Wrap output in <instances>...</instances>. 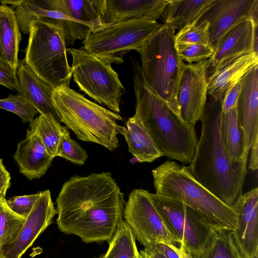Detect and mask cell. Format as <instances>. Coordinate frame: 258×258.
<instances>
[{"label":"cell","instance_id":"1","mask_svg":"<svg viewBox=\"0 0 258 258\" xmlns=\"http://www.w3.org/2000/svg\"><path fill=\"white\" fill-rule=\"evenodd\" d=\"M124 196L110 172L73 176L56 199L58 228L84 243H108L123 220Z\"/></svg>","mask_w":258,"mask_h":258},{"label":"cell","instance_id":"2","mask_svg":"<svg viewBox=\"0 0 258 258\" xmlns=\"http://www.w3.org/2000/svg\"><path fill=\"white\" fill-rule=\"evenodd\" d=\"M222 101L211 96L207 99L200 119V137L187 168L201 185L226 205L233 207L243 195L247 160L233 159L223 143Z\"/></svg>","mask_w":258,"mask_h":258},{"label":"cell","instance_id":"3","mask_svg":"<svg viewBox=\"0 0 258 258\" xmlns=\"http://www.w3.org/2000/svg\"><path fill=\"white\" fill-rule=\"evenodd\" d=\"M134 66L135 114L164 156L190 164L198 141L195 125L185 123L175 114L145 82L138 62Z\"/></svg>","mask_w":258,"mask_h":258},{"label":"cell","instance_id":"4","mask_svg":"<svg viewBox=\"0 0 258 258\" xmlns=\"http://www.w3.org/2000/svg\"><path fill=\"white\" fill-rule=\"evenodd\" d=\"M156 195L180 201L197 211L215 231H233L237 213L201 185L187 166L167 160L152 171Z\"/></svg>","mask_w":258,"mask_h":258},{"label":"cell","instance_id":"5","mask_svg":"<svg viewBox=\"0 0 258 258\" xmlns=\"http://www.w3.org/2000/svg\"><path fill=\"white\" fill-rule=\"evenodd\" d=\"M52 100L60 122L79 140L111 151L119 147L117 136H122L125 128L117 122L123 120L119 113L90 101L69 86L54 89Z\"/></svg>","mask_w":258,"mask_h":258},{"label":"cell","instance_id":"6","mask_svg":"<svg viewBox=\"0 0 258 258\" xmlns=\"http://www.w3.org/2000/svg\"><path fill=\"white\" fill-rule=\"evenodd\" d=\"M175 32L171 26L163 24L136 51L140 55L145 82L180 117L177 96L184 62L175 48Z\"/></svg>","mask_w":258,"mask_h":258},{"label":"cell","instance_id":"7","mask_svg":"<svg viewBox=\"0 0 258 258\" xmlns=\"http://www.w3.org/2000/svg\"><path fill=\"white\" fill-rule=\"evenodd\" d=\"M61 30L43 21L32 22L24 60L33 72L53 89L69 86L72 69Z\"/></svg>","mask_w":258,"mask_h":258},{"label":"cell","instance_id":"8","mask_svg":"<svg viewBox=\"0 0 258 258\" xmlns=\"http://www.w3.org/2000/svg\"><path fill=\"white\" fill-rule=\"evenodd\" d=\"M67 51L72 57V76L80 90L112 111L120 113L124 88L111 64L93 55L83 46L68 48Z\"/></svg>","mask_w":258,"mask_h":258},{"label":"cell","instance_id":"9","mask_svg":"<svg viewBox=\"0 0 258 258\" xmlns=\"http://www.w3.org/2000/svg\"><path fill=\"white\" fill-rule=\"evenodd\" d=\"M163 25L157 21L144 20L105 25L84 40L83 46L93 55L111 64L121 63L125 53L137 50Z\"/></svg>","mask_w":258,"mask_h":258},{"label":"cell","instance_id":"10","mask_svg":"<svg viewBox=\"0 0 258 258\" xmlns=\"http://www.w3.org/2000/svg\"><path fill=\"white\" fill-rule=\"evenodd\" d=\"M105 0H50V8L40 21L59 28L67 46L85 40L102 27Z\"/></svg>","mask_w":258,"mask_h":258},{"label":"cell","instance_id":"11","mask_svg":"<svg viewBox=\"0 0 258 258\" xmlns=\"http://www.w3.org/2000/svg\"><path fill=\"white\" fill-rule=\"evenodd\" d=\"M143 189H134L125 203L123 217L136 239L144 247L159 243L176 245L180 240L161 216L150 196Z\"/></svg>","mask_w":258,"mask_h":258},{"label":"cell","instance_id":"12","mask_svg":"<svg viewBox=\"0 0 258 258\" xmlns=\"http://www.w3.org/2000/svg\"><path fill=\"white\" fill-rule=\"evenodd\" d=\"M155 207L174 234L186 250L199 258L213 231L202 217L185 204L150 194Z\"/></svg>","mask_w":258,"mask_h":258},{"label":"cell","instance_id":"13","mask_svg":"<svg viewBox=\"0 0 258 258\" xmlns=\"http://www.w3.org/2000/svg\"><path fill=\"white\" fill-rule=\"evenodd\" d=\"M208 59L183 64L178 91L179 115L188 124L201 119L208 94Z\"/></svg>","mask_w":258,"mask_h":258},{"label":"cell","instance_id":"14","mask_svg":"<svg viewBox=\"0 0 258 258\" xmlns=\"http://www.w3.org/2000/svg\"><path fill=\"white\" fill-rule=\"evenodd\" d=\"M258 0H214L197 19L209 23L210 45L214 50L221 37L241 21L252 19L257 23Z\"/></svg>","mask_w":258,"mask_h":258},{"label":"cell","instance_id":"15","mask_svg":"<svg viewBox=\"0 0 258 258\" xmlns=\"http://www.w3.org/2000/svg\"><path fill=\"white\" fill-rule=\"evenodd\" d=\"M56 214L50 190L41 191L16 237L2 248L0 258H21L38 237L52 224Z\"/></svg>","mask_w":258,"mask_h":258},{"label":"cell","instance_id":"16","mask_svg":"<svg viewBox=\"0 0 258 258\" xmlns=\"http://www.w3.org/2000/svg\"><path fill=\"white\" fill-rule=\"evenodd\" d=\"M233 208L237 225L233 237L237 250L242 258H257V187L243 194Z\"/></svg>","mask_w":258,"mask_h":258},{"label":"cell","instance_id":"17","mask_svg":"<svg viewBox=\"0 0 258 258\" xmlns=\"http://www.w3.org/2000/svg\"><path fill=\"white\" fill-rule=\"evenodd\" d=\"M257 23L249 19L237 23L221 37L208 59V71L224 60L242 54L257 52Z\"/></svg>","mask_w":258,"mask_h":258},{"label":"cell","instance_id":"18","mask_svg":"<svg viewBox=\"0 0 258 258\" xmlns=\"http://www.w3.org/2000/svg\"><path fill=\"white\" fill-rule=\"evenodd\" d=\"M169 0H105L103 26L135 20L156 21Z\"/></svg>","mask_w":258,"mask_h":258},{"label":"cell","instance_id":"19","mask_svg":"<svg viewBox=\"0 0 258 258\" xmlns=\"http://www.w3.org/2000/svg\"><path fill=\"white\" fill-rule=\"evenodd\" d=\"M256 65H258V54L255 51L221 62L208 71V94L222 100L225 92Z\"/></svg>","mask_w":258,"mask_h":258},{"label":"cell","instance_id":"20","mask_svg":"<svg viewBox=\"0 0 258 258\" xmlns=\"http://www.w3.org/2000/svg\"><path fill=\"white\" fill-rule=\"evenodd\" d=\"M16 75L18 94L34 107L40 115L60 123L52 100L54 89L39 78L24 59L19 60Z\"/></svg>","mask_w":258,"mask_h":258},{"label":"cell","instance_id":"21","mask_svg":"<svg viewBox=\"0 0 258 258\" xmlns=\"http://www.w3.org/2000/svg\"><path fill=\"white\" fill-rule=\"evenodd\" d=\"M240 82L236 114L250 148L252 141L258 136V65L253 67Z\"/></svg>","mask_w":258,"mask_h":258},{"label":"cell","instance_id":"22","mask_svg":"<svg viewBox=\"0 0 258 258\" xmlns=\"http://www.w3.org/2000/svg\"><path fill=\"white\" fill-rule=\"evenodd\" d=\"M13 157L20 172L30 180L42 177L54 158L49 154L39 137L28 130L26 139L18 143Z\"/></svg>","mask_w":258,"mask_h":258},{"label":"cell","instance_id":"23","mask_svg":"<svg viewBox=\"0 0 258 258\" xmlns=\"http://www.w3.org/2000/svg\"><path fill=\"white\" fill-rule=\"evenodd\" d=\"M21 34L14 9L0 5V66L16 73Z\"/></svg>","mask_w":258,"mask_h":258},{"label":"cell","instance_id":"24","mask_svg":"<svg viewBox=\"0 0 258 258\" xmlns=\"http://www.w3.org/2000/svg\"><path fill=\"white\" fill-rule=\"evenodd\" d=\"M125 127L122 136L128 151L139 162L151 163L164 156L136 114L128 119Z\"/></svg>","mask_w":258,"mask_h":258},{"label":"cell","instance_id":"25","mask_svg":"<svg viewBox=\"0 0 258 258\" xmlns=\"http://www.w3.org/2000/svg\"><path fill=\"white\" fill-rule=\"evenodd\" d=\"M221 133L231 157L236 161L247 160L250 147L246 136L238 121L236 107L222 112Z\"/></svg>","mask_w":258,"mask_h":258},{"label":"cell","instance_id":"26","mask_svg":"<svg viewBox=\"0 0 258 258\" xmlns=\"http://www.w3.org/2000/svg\"><path fill=\"white\" fill-rule=\"evenodd\" d=\"M214 0H169L161 17L163 24L175 31L194 22Z\"/></svg>","mask_w":258,"mask_h":258},{"label":"cell","instance_id":"27","mask_svg":"<svg viewBox=\"0 0 258 258\" xmlns=\"http://www.w3.org/2000/svg\"><path fill=\"white\" fill-rule=\"evenodd\" d=\"M108 244L106 252L95 258H136L139 253L135 237L123 220Z\"/></svg>","mask_w":258,"mask_h":258},{"label":"cell","instance_id":"28","mask_svg":"<svg viewBox=\"0 0 258 258\" xmlns=\"http://www.w3.org/2000/svg\"><path fill=\"white\" fill-rule=\"evenodd\" d=\"M28 130L39 137L51 156L54 158L56 156L63 126L52 119L40 115L30 123Z\"/></svg>","mask_w":258,"mask_h":258},{"label":"cell","instance_id":"29","mask_svg":"<svg viewBox=\"0 0 258 258\" xmlns=\"http://www.w3.org/2000/svg\"><path fill=\"white\" fill-rule=\"evenodd\" d=\"M199 258H242L234 243L233 231H213Z\"/></svg>","mask_w":258,"mask_h":258},{"label":"cell","instance_id":"30","mask_svg":"<svg viewBox=\"0 0 258 258\" xmlns=\"http://www.w3.org/2000/svg\"><path fill=\"white\" fill-rule=\"evenodd\" d=\"M25 219L11 210L5 197L0 196V251L14 239Z\"/></svg>","mask_w":258,"mask_h":258},{"label":"cell","instance_id":"31","mask_svg":"<svg viewBox=\"0 0 258 258\" xmlns=\"http://www.w3.org/2000/svg\"><path fill=\"white\" fill-rule=\"evenodd\" d=\"M174 44L210 45L208 21L196 19L179 30L174 35Z\"/></svg>","mask_w":258,"mask_h":258},{"label":"cell","instance_id":"32","mask_svg":"<svg viewBox=\"0 0 258 258\" xmlns=\"http://www.w3.org/2000/svg\"><path fill=\"white\" fill-rule=\"evenodd\" d=\"M56 156L78 165L84 164L88 159V154L86 150L71 138L68 128L64 126Z\"/></svg>","mask_w":258,"mask_h":258},{"label":"cell","instance_id":"33","mask_svg":"<svg viewBox=\"0 0 258 258\" xmlns=\"http://www.w3.org/2000/svg\"><path fill=\"white\" fill-rule=\"evenodd\" d=\"M0 108L17 114L24 123H30L38 113L34 107L18 94H10L7 98L0 99Z\"/></svg>","mask_w":258,"mask_h":258},{"label":"cell","instance_id":"34","mask_svg":"<svg viewBox=\"0 0 258 258\" xmlns=\"http://www.w3.org/2000/svg\"><path fill=\"white\" fill-rule=\"evenodd\" d=\"M178 55L188 63L198 62L210 58L214 50L210 45L185 44L175 45Z\"/></svg>","mask_w":258,"mask_h":258},{"label":"cell","instance_id":"35","mask_svg":"<svg viewBox=\"0 0 258 258\" xmlns=\"http://www.w3.org/2000/svg\"><path fill=\"white\" fill-rule=\"evenodd\" d=\"M41 194L15 196L7 200L9 207L17 215L26 218L28 216Z\"/></svg>","mask_w":258,"mask_h":258},{"label":"cell","instance_id":"36","mask_svg":"<svg viewBox=\"0 0 258 258\" xmlns=\"http://www.w3.org/2000/svg\"><path fill=\"white\" fill-rule=\"evenodd\" d=\"M241 80V79H240ZM241 87L240 80L231 86L225 93L222 101V112L236 107Z\"/></svg>","mask_w":258,"mask_h":258},{"label":"cell","instance_id":"37","mask_svg":"<svg viewBox=\"0 0 258 258\" xmlns=\"http://www.w3.org/2000/svg\"><path fill=\"white\" fill-rule=\"evenodd\" d=\"M0 85L17 91L19 86L16 73L0 66Z\"/></svg>","mask_w":258,"mask_h":258},{"label":"cell","instance_id":"38","mask_svg":"<svg viewBox=\"0 0 258 258\" xmlns=\"http://www.w3.org/2000/svg\"><path fill=\"white\" fill-rule=\"evenodd\" d=\"M11 176L0 159V196L5 197L6 192L10 186Z\"/></svg>","mask_w":258,"mask_h":258},{"label":"cell","instance_id":"39","mask_svg":"<svg viewBox=\"0 0 258 258\" xmlns=\"http://www.w3.org/2000/svg\"><path fill=\"white\" fill-rule=\"evenodd\" d=\"M249 150L250 151L248 167L252 171H255L258 168V136H256L252 141Z\"/></svg>","mask_w":258,"mask_h":258},{"label":"cell","instance_id":"40","mask_svg":"<svg viewBox=\"0 0 258 258\" xmlns=\"http://www.w3.org/2000/svg\"><path fill=\"white\" fill-rule=\"evenodd\" d=\"M139 258H166L154 246L139 251Z\"/></svg>","mask_w":258,"mask_h":258},{"label":"cell","instance_id":"41","mask_svg":"<svg viewBox=\"0 0 258 258\" xmlns=\"http://www.w3.org/2000/svg\"><path fill=\"white\" fill-rule=\"evenodd\" d=\"M154 246L166 258H179L178 254L173 248L171 244L159 243Z\"/></svg>","mask_w":258,"mask_h":258},{"label":"cell","instance_id":"42","mask_svg":"<svg viewBox=\"0 0 258 258\" xmlns=\"http://www.w3.org/2000/svg\"><path fill=\"white\" fill-rule=\"evenodd\" d=\"M178 247L176 245L171 244L173 248L176 251L179 258H195L185 248L182 243H180Z\"/></svg>","mask_w":258,"mask_h":258},{"label":"cell","instance_id":"43","mask_svg":"<svg viewBox=\"0 0 258 258\" xmlns=\"http://www.w3.org/2000/svg\"><path fill=\"white\" fill-rule=\"evenodd\" d=\"M136 258H139V253H138V255L137 256Z\"/></svg>","mask_w":258,"mask_h":258}]
</instances>
